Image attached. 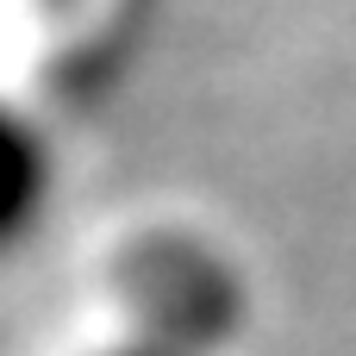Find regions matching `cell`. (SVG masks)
I'll return each instance as SVG.
<instances>
[{"mask_svg":"<svg viewBox=\"0 0 356 356\" xmlns=\"http://www.w3.org/2000/svg\"><path fill=\"white\" fill-rule=\"evenodd\" d=\"M119 356H181V350H163V344H150V350H119Z\"/></svg>","mask_w":356,"mask_h":356,"instance_id":"cell-2","label":"cell"},{"mask_svg":"<svg viewBox=\"0 0 356 356\" xmlns=\"http://www.w3.org/2000/svg\"><path fill=\"white\" fill-rule=\"evenodd\" d=\"M56 188V156L38 119H25L13 100H0V250L25 244L50 207Z\"/></svg>","mask_w":356,"mask_h":356,"instance_id":"cell-1","label":"cell"}]
</instances>
